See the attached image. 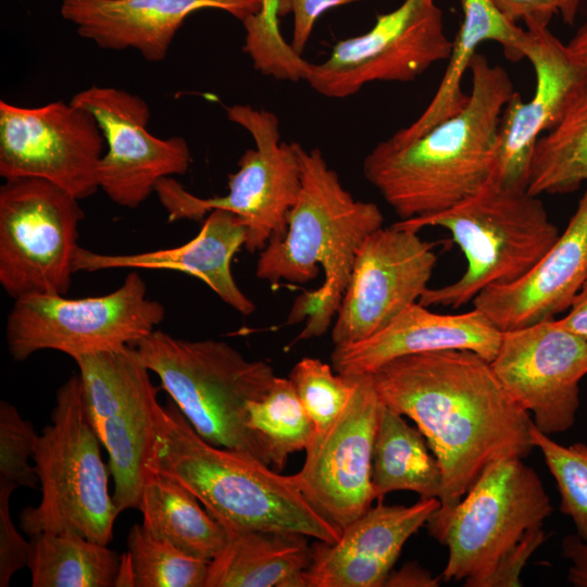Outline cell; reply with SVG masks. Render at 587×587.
Returning <instances> with one entry per match:
<instances>
[{"instance_id":"obj_1","label":"cell","mask_w":587,"mask_h":587,"mask_svg":"<svg viewBox=\"0 0 587 587\" xmlns=\"http://www.w3.org/2000/svg\"><path fill=\"white\" fill-rule=\"evenodd\" d=\"M370 375L380 400L416 424L440 464V507L429 519L452 511L491 463L536 448L528 412L473 351L403 355Z\"/></svg>"},{"instance_id":"obj_2","label":"cell","mask_w":587,"mask_h":587,"mask_svg":"<svg viewBox=\"0 0 587 587\" xmlns=\"http://www.w3.org/2000/svg\"><path fill=\"white\" fill-rule=\"evenodd\" d=\"M466 105L403 145L379 141L362 172L400 220L447 211L478 192L492 176L505 104L516 91L505 68L476 53Z\"/></svg>"},{"instance_id":"obj_3","label":"cell","mask_w":587,"mask_h":587,"mask_svg":"<svg viewBox=\"0 0 587 587\" xmlns=\"http://www.w3.org/2000/svg\"><path fill=\"white\" fill-rule=\"evenodd\" d=\"M301 189L282 239L259 252L255 276L271 283L305 284L320 268L319 289L295 301L288 323L305 321L298 340L322 336L332 324L348 286L357 253L370 234L383 227L376 203L357 200L341 184L321 149L294 141Z\"/></svg>"},{"instance_id":"obj_4","label":"cell","mask_w":587,"mask_h":587,"mask_svg":"<svg viewBox=\"0 0 587 587\" xmlns=\"http://www.w3.org/2000/svg\"><path fill=\"white\" fill-rule=\"evenodd\" d=\"M146 469L189 490L226 530L292 532L334 544L341 530L301 494L290 475L203 439L172 399L153 408Z\"/></svg>"},{"instance_id":"obj_5","label":"cell","mask_w":587,"mask_h":587,"mask_svg":"<svg viewBox=\"0 0 587 587\" xmlns=\"http://www.w3.org/2000/svg\"><path fill=\"white\" fill-rule=\"evenodd\" d=\"M133 346L203 439L271 464L264 441L248 423V404L276 377L268 363L248 360L225 341L185 340L159 329Z\"/></svg>"},{"instance_id":"obj_6","label":"cell","mask_w":587,"mask_h":587,"mask_svg":"<svg viewBox=\"0 0 587 587\" xmlns=\"http://www.w3.org/2000/svg\"><path fill=\"white\" fill-rule=\"evenodd\" d=\"M395 225L414 232L440 226L450 232L464 254L466 268L451 284L428 287L419 302L453 309L473 301L492 285L521 278L560 236L539 196L492 182L447 211L400 220Z\"/></svg>"},{"instance_id":"obj_7","label":"cell","mask_w":587,"mask_h":587,"mask_svg":"<svg viewBox=\"0 0 587 587\" xmlns=\"http://www.w3.org/2000/svg\"><path fill=\"white\" fill-rule=\"evenodd\" d=\"M100 445L79 375H72L57 390L51 423L36 440L33 460L41 500L20 513L24 533H75L102 545L111 542L120 513L109 492Z\"/></svg>"},{"instance_id":"obj_8","label":"cell","mask_w":587,"mask_h":587,"mask_svg":"<svg viewBox=\"0 0 587 587\" xmlns=\"http://www.w3.org/2000/svg\"><path fill=\"white\" fill-rule=\"evenodd\" d=\"M225 112L254 142L238 160L237 171L228 175V192L201 198L173 177L162 178L154 192L170 222L200 221L216 209L236 214L246 226L243 248L260 252L286 234L288 214L301 189L300 164L294 141H280L275 113L240 103L226 107Z\"/></svg>"},{"instance_id":"obj_9","label":"cell","mask_w":587,"mask_h":587,"mask_svg":"<svg viewBox=\"0 0 587 587\" xmlns=\"http://www.w3.org/2000/svg\"><path fill=\"white\" fill-rule=\"evenodd\" d=\"M551 511L539 476L523 459L491 463L452 511L426 523L429 534L448 548L444 580L476 587L527 530L542 526Z\"/></svg>"},{"instance_id":"obj_10","label":"cell","mask_w":587,"mask_h":587,"mask_svg":"<svg viewBox=\"0 0 587 587\" xmlns=\"http://www.w3.org/2000/svg\"><path fill=\"white\" fill-rule=\"evenodd\" d=\"M164 316V305L148 298L147 285L134 270L117 289L103 296L70 299L35 294L15 299L5 338L18 362L41 350L73 359L133 346L155 330Z\"/></svg>"},{"instance_id":"obj_11","label":"cell","mask_w":587,"mask_h":587,"mask_svg":"<svg viewBox=\"0 0 587 587\" xmlns=\"http://www.w3.org/2000/svg\"><path fill=\"white\" fill-rule=\"evenodd\" d=\"M78 201L41 178L1 185L0 284L9 297L67 294L84 218Z\"/></svg>"},{"instance_id":"obj_12","label":"cell","mask_w":587,"mask_h":587,"mask_svg":"<svg viewBox=\"0 0 587 587\" xmlns=\"http://www.w3.org/2000/svg\"><path fill=\"white\" fill-rule=\"evenodd\" d=\"M453 40L436 0H403L377 14L364 34L337 41L322 63H310L305 82L319 95L342 99L375 82L410 83L448 60Z\"/></svg>"},{"instance_id":"obj_13","label":"cell","mask_w":587,"mask_h":587,"mask_svg":"<svg viewBox=\"0 0 587 587\" xmlns=\"http://www.w3.org/2000/svg\"><path fill=\"white\" fill-rule=\"evenodd\" d=\"M105 139L95 116L62 100L25 108L0 101V176L36 177L78 200L99 189Z\"/></svg>"},{"instance_id":"obj_14","label":"cell","mask_w":587,"mask_h":587,"mask_svg":"<svg viewBox=\"0 0 587 587\" xmlns=\"http://www.w3.org/2000/svg\"><path fill=\"white\" fill-rule=\"evenodd\" d=\"M435 242L392 224L370 234L360 247L335 316V346L363 340L419 302L437 263Z\"/></svg>"},{"instance_id":"obj_15","label":"cell","mask_w":587,"mask_h":587,"mask_svg":"<svg viewBox=\"0 0 587 587\" xmlns=\"http://www.w3.org/2000/svg\"><path fill=\"white\" fill-rule=\"evenodd\" d=\"M70 102L89 111L103 134L108 151L99 164V189L115 204L136 209L162 178L188 172V142L180 136L163 139L150 134L151 111L140 96L91 86L74 95Z\"/></svg>"},{"instance_id":"obj_16","label":"cell","mask_w":587,"mask_h":587,"mask_svg":"<svg viewBox=\"0 0 587 587\" xmlns=\"http://www.w3.org/2000/svg\"><path fill=\"white\" fill-rule=\"evenodd\" d=\"M383 401L370 374L357 376L342 412L324 433H314L301 470L290 475L307 500L340 530L375 499L372 458Z\"/></svg>"},{"instance_id":"obj_17","label":"cell","mask_w":587,"mask_h":587,"mask_svg":"<svg viewBox=\"0 0 587 587\" xmlns=\"http://www.w3.org/2000/svg\"><path fill=\"white\" fill-rule=\"evenodd\" d=\"M491 369L510 397L533 413L546 435L570 429L579 407V382L587 374V340L555 319L504 330Z\"/></svg>"},{"instance_id":"obj_18","label":"cell","mask_w":587,"mask_h":587,"mask_svg":"<svg viewBox=\"0 0 587 587\" xmlns=\"http://www.w3.org/2000/svg\"><path fill=\"white\" fill-rule=\"evenodd\" d=\"M522 52L535 72L528 101L515 91L503 110L490 182L526 189L538 138L553 128L587 88V67L548 26L525 25Z\"/></svg>"},{"instance_id":"obj_19","label":"cell","mask_w":587,"mask_h":587,"mask_svg":"<svg viewBox=\"0 0 587 587\" xmlns=\"http://www.w3.org/2000/svg\"><path fill=\"white\" fill-rule=\"evenodd\" d=\"M439 507L437 498L412 505L378 501L342 528L334 544L317 540L311 546L308 587L384 586L404 544Z\"/></svg>"},{"instance_id":"obj_20","label":"cell","mask_w":587,"mask_h":587,"mask_svg":"<svg viewBox=\"0 0 587 587\" xmlns=\"http://www.w3.org/2000/svg\"><path fill=\"white\" fill-rule=\"evenodd\" d=\"M262 0H61V16L104 50H135L149 62L164 60L185 20L218 9L243 23Z\"/></svg>"},{"instance_id":"obj_21","label":"cell","mask_w":587,"mask_h":587,"mask_svg":"<svg viewBox=\"0 0 587 587\" xmlns=\"http://www.w3.org/2000/svg\"><path fill=\"white\" fill-rule=\"evenodd\" d=\"M586 279L587 190L540 261L521 278L484 289L473 299V308L501 332L521 328L569 310Z\"/></svg>"},{"instance_id":"obj_22","label":"cell","mask_w":587,"mask_h":587,"mask_svg":"<svg viewBox=\"0 0 587 587\" xmlns=\"http://www.w3.org/2000/svg\"><path fill=\"white\" fill-rule=\"evenodd\" d=\"M502 332L479 310L441 314L415 302L384 328L354 344L335 346L334 370L348 377L372 374L397 358L432 351L469 350L491 361Z\"/></svg>"},{"instance_id":"obj_23","label":"cell","mask_w":587,"mask_h":587,"mask_svg":"<svg viewBox=\"0 0 587 587\" xmlns=\"http://www.w3.org/2000/svg\"><path fill=\"white\" fill-rule=\"evenodd\" d=\"M246 226L234 213L213 210L199 233L182 246L127 254L99 253L78 247L75 272L111 268L176 271L191 275L242 315L255 310L253 301L238 287L232 273V261L245 246Z\"/></svg>"},{"instance_id":"obj_24","label":"cell","mask_w":587,"mask_h":587,"mask_svg":"<svg viewBox=\"0 0 587 587\" xmlns=\"http://www.w3.org/2000/svg\"><path fill=\"white\" fill-rule=\"evenodd\" d=\"M460 4L462 22L436 92L417 118L388 137L395 143H408L463 110L469 101V93L462 89L463 77L482 42H498L511 61L524 59L527 29L509 21L492 0H460Z\"/></svg>"},{"instance_id":"obj_25","label":"cell","mask_w":587,"mask_h":587,"mask_svg":"<svg viewBox=\"0 0 587 587\" xmlns=\"http://www.w3.org/2000/svg\"><path fill=\"white\" fill-rule=\"evenodd\" d=\"M204 587H308V536L292 532L227 530Z\"/></svg>"},{"instance_id":"obj_26","label":"cell","mask_w":587,"mask_h":587,"mask_svg":"<svg viewBox=\"0 0 587 587\" xmlns=\"http://www.w3.org/2000/svg\"><path fill=\"white\" fill-rule=\"evenodd\" d=\"M138 510L148 534L190 555L212 561L227 542L226 528L166 475L147 470Z\"/></svg>"},{"instance_id":"obj_27","label":"cell","mask_w":587,"mask_h":587,"mask_svg":"<svg viewBox=\"0 0 587 587\" xmlns=\"http://www.w3.org/2000/svg\"><path fill=\"white\" fill-rule=\"evenodd\" d=\"M423 433L403 415L382 403L372 458L375 499L395 490L416 492L421 499H439L442 490L440 464Z\"/></svg>"},{"instance_id":"obj_28","label":"cell","mask_w":587,"mask_h":587,"mask_svg":"<svg viewBox=\"0 0 587 587\" xmlns=\"http://www.w3.org/2000/svg\"><path fill=\"white\" fill-rule=\"evenodd\" d=\"M158 391L150 380L102 427L100 441L109 453L118 513L139 508Z\"/></svg>"},{"instance_id":"obj_29","label":"cell","mask_w":587,"mask_h":587,"mask_svg":"<svg viewBox=\"0 0 587 587\" xmlns=\"http://www.w3.org/2000/svg\"><path fill=\"white\" fill-rule=\"evenodd\" d=\"M28 569L33 587H112L120 559L108 545L75 533L32 536Z\"/></svg>"},{"instance_id":"obj_30","label":"cell","mask_w":587,"mask_h":587,"mask_svg":"<svg viewBox=\"0 0 587 587\" xmlns=\"http://www.w3.org/2000/svg\"><path fill=\"white\" fill-rule=\"evenodd\" d=\"M587 182V88L562 120L536 141L527 191L567 193Z\"/></svg>"},{"instance_id":"obj_31","label":"cell","mask_w":587,"mask_h":587,"mask_svg":"<svg viewBox=\"0 0 587 587\" xmlns=\"http://www.w3.org/2000/svg\"><path fill=\"white\" fill-rule=\"evenodd\" d=\"M90 421L99 436L104 422L115 415L149 383L150 371L134 346L73 358Z\"/></svg>"},{"instance_id":"obj_32","label":"cell","mask_w":587,"mask_h":587,"mask_svg":"<svg viewBox=\"0 0 587 587\" xmlns=\"http://www.w3.org/2000/svg\"><path fill=\"white\" fill-rule=\"evenodd\" d=\"M248 423L264 441L277 470L285 466L289 454L305 450L315 432L290 379L278 376L261 399L248 404Z\"/></svg>"},{"instance_id":"obj_33","label":"cell","mask_w":587,"mask_h":587,"mask_svg":"<svg viewBox=\"0 0 587 587\" xmlns=\"http://www.w3.org/2000/svg\"><path fill=\"white\" fill-rule=\"evenodd\" d=\"M135 587H204L211 561L190 555L135 524L127 535Z\"/></svg>"},{"instance_id":"obj_34","label":"cell","mask_w":587,"mask_h":587,"mask_svg":"<svg viewBox=\"0 0 587 587\" xmlns=\"http://www.w3.org/2000/svg\"><path fill=\"white\" fill-rule=\"evenodd\" d=\"M288 378L314 424V433L320 434L342 412L357 377L344 376L320 359L307 357L295 364Z\"/></svg>"},{"instance_id":"obj_35","label":"cell","mask_w":587,"mask_h":587,"mask_svg":"<svg viewBox=\"0 0 587 587\" xmlns=\"http://www.w3.org/2000/svg\"><path fill=\"white\" fill-rule=\"evenodd\" d=\"M532 436L557 483L561 512L573 520L576 535L587 541V445L562 446L535 424Z\"/></svg>"},{"instance_id":"obj_36","label":"cell","mask_w":587,"mask_h":587,"mask_svg":"<svg viewBox=\"0 0 587 587\" xmlns=\"http://www.w3.org/2000/svg\"><path fill=\"white\" fill-rule=\"evenodd\" d=\"M289 13L291 0H262L261 11L242 23L246 33L242 49L255 70L275 74L295 64L298 54L279 29V17Z\"/></svg>"},{"instance_id":"obj_37","label":"cell","mask_w":587,"mask_h":587,"mask_svg":"<svg viewBox=\"0 0 587 587\" xmlns=\"http://www.w3.org/2000/svg\"><path fill=\"white\" fill-rule=\"evenodd\" d=\"M33 424L22 417L17 409L2 400L0 402V482L15 488L37 487L39 480L33 459L37 440Z\"/></svg>"},{"instance_id":"obj_38","label":"cell","mask_w":587,"mask_h":587,"mask_svg":"<svg viewBox=\"0 0 587 587\" xmlns=\"http://www.w3.org/2000/svg\"><path fill=\"white\" fill-rule=\"evenodd\" d=\"M16 488L0 482V586L8 587L11 577L28 565L32 542L14 526L9 509L11 494Z\"/></svg>"},{"instance_id":"obj_39","label":"cell","mask_w":587,"mask_h":587,"mask_svg":"<svg viewBox=\"0 0 587 587\" xmlns=\"http://www.w3.org/2000/svg\"><path fill=\"white\" fill-rule=\"evenodd\" d=\"M542 526L527 530L522 538L509 549L496 563L492 570L476 587H520L521 573L532 554L546 540Z\"/></svg>"},{"instance_id":"obj_40","label":"cell","mask_w":587,"mask_h":587,"mask_svg":"<svg viewBox=\"0 0 587 587\" xmlns=\"http://www.w3.org/2000/svg\"><path fill=\"white\" fill-rule=\"evenodd\" d=\"M500 12L512 23L549 26L554 15L572 25L577 16L580 0H492Z\"/></svg>"},{"instance_id":"obj_41","label":"cell","mask_w":587,"mask_h":587,"mask_svg":"<svg viewBox=\"0 0 587 587\" xmlns=\"http://www.w3.org/2000/svg\"><path fill=\"white\" fill-rule=\"evenodd\" d=\"M365 0H291L294 27L291 47L302 54L309 42L316 21L326 11Z\"/></svg>"},{"instance_id":"obj_42","label":"cell","mask_w":587,"mask_h":587,"mask_svg":"<svg viewBox=\"0 0 587 587\" xmlns=\"http://www.w3.org/2000/svg\"><path fill=\"white\" fill-rule=\"evenodd\" d=\"M562 554L570 560L567 579L577 587H587V541L577 535H569L562 540Z\"/></svg>"},{"instance_id":"obj_43","label":"cell","mask_w":587,"mask_h":587,"mask_svg":"<svg viewBox=\"0 0 587 587\" xmlns=\"http://www.w3.org/2000/svg\"><path fill=\"white\" fill-rule=\"evenodd\" d=\"M557 321L566 330L587 340V279L573 299L567 314Z\"/></svg>"},{"instance_id":"obj_44","label":"cell","mask_w":587,"mask_h":587,"mask_svg":"<svg viewBox=\"0 0 587 587\" xmlns=\"http://www.w3.org/2000/svg\"><path fill=\"white\" fill-rule=\"evenodd\" d=\"M384 586L391 587H436L438 579L417 564H405L399 571L391 572Z\"/></svg>"},{"instance_id":"obj_45","label":"cell","mask_w":587,"mask_h":587,"mask_svg":"<svg viewBox=\"0 0 587 587\" xmlns=\"http://www.w3.org/2000/svg\"><path fill=\"white\" fill-rule=\"evenodd\" d=\"M567 47L574 57L587 67V22L577 29Z\"/></svg>"},{"instance_id":"obj_46","label":"cell","mask_w":587,"mask_h":587,"mask_svg":"<svg viewBox=\"0 0 587 587\" xmlns=\"http://www.w3.org/2000/svg\"><path fill=\"white\" fill-rule=\"evenodd\" d=\"M114 586L135 587L134 572L128 552L124 553L120 559V566Z\"/></svg>"}]
</instances>
